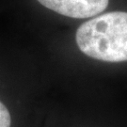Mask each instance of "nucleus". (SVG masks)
Segmentation results:
<instances>
[{
  "mask_svg": "<svg viewBox=\"0 0 127 127\" xmlns=\"http://www.w3.org/2000/svg\"><path fill=\"white\" fill-rule=\"evenodd\" d=\"M42 6L63 16L90 18L103 12L109 0H38Z\"/></svg>",
  "mask_w": 127,
  "mask_h": 127,
  "instance_id": "obj_2",
  "label": "nucleus"
},
{
  "mask_svg": "<svg viewBox=\"0 0 127 127\" xmlns=\"http://www.w3.org/2000/svg\"><path fill=\"white\" fill-rule=\"evenodd\" d=\"M11 117L5 104L0 102V127H10Z\"/></svg>",
  "mask_w": 127,
  "mask_h": 127,
  "instance_id": "obj_3",
  "label": "nucleus"
},
{
  "mask_svg": "<svg viewBox=\"0 0 127 127\" xmlns=\"http://www.w3.org/2000/svg\"><path fill=\"white\" fill-rule=\"evenodd\" d=\"M75 41L90 58L106 62L127 61V12H107L83 23Z\"/></svg>",
  "mask_w": 127,
  "mask_h": 127,
  "instance_id": "obj_1",
  "label": "nucleus"
}]
</instances>
